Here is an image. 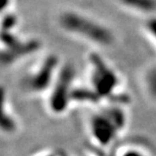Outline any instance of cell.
Returning <instances> with one entry per match:
<instances>
[{
  "label": "cell",
  "mask_w": 156,
  "mask_h": 156,
  "mask_svg": "<svg viewBox=\"0 0 156 156\" xmlns=\"http://www.w3.org/2000/svg\"><path fill=\"white\" fill-rule=\"evenodd\" d=\"M62 27L72 34L83 36L95 44L108 45L114 41V35L107 27L75 12H66L61 18Z\"/></svg>",
  "instance_id": "1"
},
{
  "label": "cell",
  "mask_w": 156,
  "mask_h": 156,
  "mask_svg": "<svg viewBox=\"0 0 156 156\" xmlns=\"http://www.w3.org/2000/svg\"><path fill=\"white\" fill-rule=\"evenodd\" d=\"M73 79V69L70 67L62 69L57 78V82L50 97V107L55 113H62L66 110L71 100V83Z\"/></svg>",
  "instance_id": "2"
},
{
  "label": "cell",
  "mask_w": 156,
  "mask_h": 156,
  "mask_svg": "<svg viewBox=\"0 0 156 156\" xmlns=\"http://www.w3.org/2000/svg\"><path fill=\"white\" fill-rule=\"evenodd\" d=\"M92 65L94 67V73L92 82H93L94 91L101 96L111 95L118 83L117 76L108 66L101 61L99 56L92 58Z\"/></svg>",
  "instance_id": "3"
},
{
  "label": "cell",
  "mask_w": 156,
  "mask_h": 156,
  "mask_svg": "<svg viewBox=\"0 0 156 156\" xmlns=\"http://www.w3.org/2000/svg\"><path fill=\"white\" fill-rule=\"evenodd\" d=\"M58 59L55 56H49L46 58L44 64L39 69V71L32 75L28 81V87L34 92H42L46 90L51 84L55 74V69L57 67Z\"/></svg>",
  "instance_id": "4"
},
{
  "label": "cell",
  "mask_w": 156,
  "mask_h": 156,
  "mask_svg": "<svg viewBox=\"0 0 156 156\" xmlns=\"http://www.w3.org/2000/svg\"><path fill=\"white\" fill-rule=\"evenodd\" d=\"M118 127L108 115L95 116L91 121V131L98 143L108 145L114 139Z\"/></svg>",
  "instance_id": "5"
},
{
  "label": "cell",
  "mask_w": 156,
  "mask_h": 156,
  "mask_svg": "<svg viewBox=\"0 0 156 156\" xmlns=\"http://www.w3.org/2000/svg\"><path fill=\"white\" fill-rule=\"evenodd\" d=\"M39 42L36 41H32L25 44H21L18 42L15 46L11 48H7L6 54H2V61L3 62H11L14 59L21 58L22 55H25L28 54H32L39 48Z\"/></svg>",
  "instance_id": "6"
},
{
  "label": "cell",
  "mask_w": 156,
  "mask_h": 156,
  "mask_svg": "<svg viewBox=\"0 0 156 156\" xmlns=\"http://www.w3.org/2000/svg\"><path fill=\"white\" fill-rule=\"evenodd\" d=\"M121 2L140 11L149 12L156 10V0H121Z\"/></svg>",
  "instance_id": "7"
},
{
  "label": "cell",
  "mask_w": 156,
  "mask_h": 156,
  "mask_svg": "<svg viewBox=\"0 0 156 156\" xmlns=\"http://www.w3.org/2000/svg\"><path fill=\"white\" fill-rule=\"evenodd\" d=\"M99 98H101V96L95 91H89V90L85 89L74 90V91H72L71 94V99H73V100L96 102Z\"/></svg>",
  "instance_id": "8"
},
{
  "label": "cell",
  "mask_w": 156,
  "mask_h": 156,
  "mask_svg": "<svg viewBox=\"0 0 156 156\" xmlns=\"http://www.w3.org/2000/svg\"><path fill=\"white\" fill-rule=\"evenodd\" d=\"M2 129L6 132H11L15 130V123L11 117H6V115L2 116Z\"/></svg>",
  "instance_id": "9"
},
{
  "label": "cell",
  "mask_w": 156,
  "mask_h": 156,
  "mask_svg": "<svg viewBox=\"0 0 156 156\" xmlns=\"http://www.w3.org/2000/svg\"><path fill=\"white\" fill-rule=\"evenodd\" d=\"M148 89L152 95L156 97V69H153L150 74L148 75L147 79Z\"/></svg>",
  "instance_id": "10"
},
{
  "label": "cell",
  "mask_w": 156,
  "mask_h": 156,
  "mask_svg": "<svg viewBox=\"0 0 156 156\" xmlns=\"http://www.w3.org/2000/svg\"><path fill=\"white\" fill-rule=\"evenodd\" d=\"M15 23H16V19L14 16L7 15L4 19H3V22H2L3 31H9V29H10Z\"/></svg>",
  "instance_id": "11"
},
{
  "label": "cell",
  "mask_w": 156,
  "mask_h": 156,
  "mask_svg": "<svg viewBox=\"0 0 156 156\" xmlns=\"http://www.w3.org/2000/svg\"><path fill=\"white\" fill-rule=\"evenodd\" d=\"M147 28L149 32H150L156 39V18H152L149 20V22L147 23Z\"/></svg>",
  "instance_id": "12"
},
{
  "label": "cell",
  "mask_w": 156,
  "mask_h": 156,
  "mask_svg": "<svg viewBox=\"0 0 156 156\" xmlns=\"http://www.w3.org/2000/svg\"><path fill=\"white\" fill-rule=\"evenodd\" d=\"M124 156H142L140 153H138V152H135V151H129L127 152Z\"/></svg>",
  "instance_id": "13"
}]
</instances>
